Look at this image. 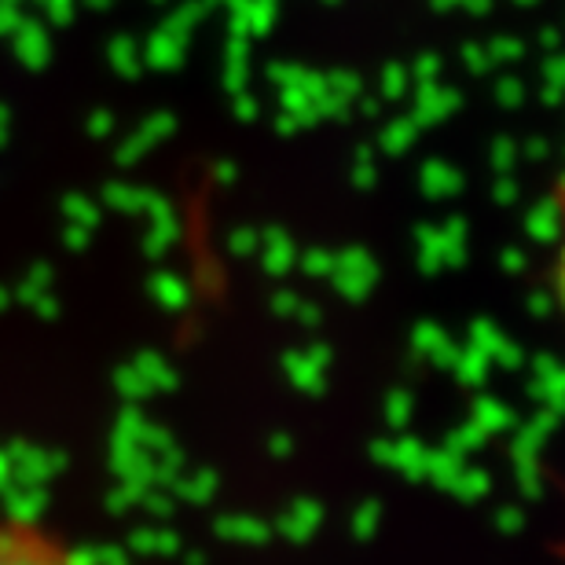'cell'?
I'll use <instances>...</instances> for the list:
<instances>
[{
    "mask_svg": "<svg viewBox=\"0 0 565 565\" xmlns=\"http://www.w3.org/2000/svg\"><path fill=\"white\" fill-rule=\"evenodd\" d=\"M0 565H126L82 547L41 518L0 514Z\"/></svg>",
    "mask_w": 565,
    "mask_h": 565,
    "instance_id": "cell-1",
    "label": "cell"
},
{
    "mask_svg": "<svg viewBox=\"0 0 565 565\" xmlns=\"http://www.w3.org/2000/svg\"><path fill=\"white\" fill-rule=\"evenodd\" d=\"M551 287L565 316V180L555 188V254H551Z\"/></svg>",
    "mask_w": 565,
    "mask_h": 565,
    "instance_id": "cell-2",
    "label": "cell"
}]
</instances>
